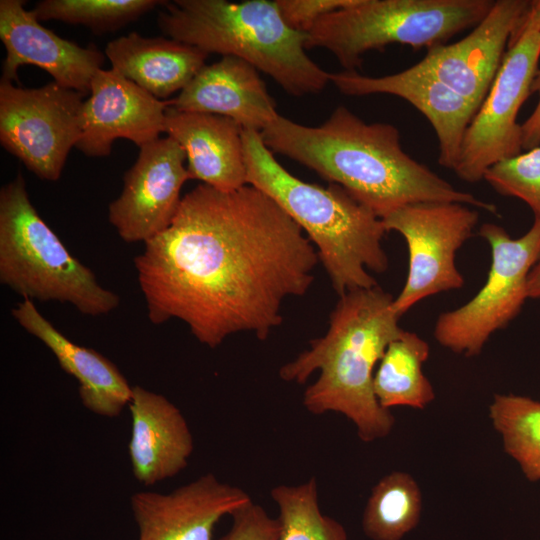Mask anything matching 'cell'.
<instances>
[{"instance_id":"obj_1","label":"cell","mask_w":540,"mask_h":540,"mask_svg":"<svg viewBox=\"0 0 540 540\" xmlns=\"http://www.w3.org/2000/svg\"><path fill=\"white\" fill-rule=\"evenodd\" d=\"M319 261L304 231L264 192L199 184L134 266L149 321L179 319L215 348L238 332L265 340L282 323L283 302L311 287Z\"/></svg>"},{"instance_id":"obj_2","label":"cell","mask_w":540,"mask_h":540,"mask_svg":"<svg viewBox=\"0 0 540 540\" xmlns=\"http://www.w3.org/2000/svg\"><path fill=\"white\" fill-rule=\"evenodd\" d=\"M260 134L273 154L339 185L380 219L417 202H457L497 214L494 203L456 189L406 153L394 125L367 123L346 106L316 127L278 114Z\"/></svg>"},{"instance_id":"obj_3","label":"cell","mask_w":540,"mask_h":540,"mask_svg":"<svg viewBox=\"0 0 540 540\" xmlns=\"http://www.w3.org/2000/svg\"><path fill=\"white\" fill-rule=\"evenodd\" d=\"M393 300L378 285L341 295L326 334L279 370L282 380L297 384L318 370L319 377L304 392V407L314 415L343 414L364 442L386 437L395 422L373 390L375 367L387 346L405 331Z\"/></svg>"},{"instance_id":"obj_4","label":"cell","mask_w":540,"mask_h":540,"mask_svg":"<svg viewBox=\"0 0 540 540\" xmlns=\"http://www.w3.org/2000/svg\"><path fill=\"white\" fill-rule=\"evenodd\" d=\"M242 140L247 184L272 198L304 231L337 294L377 286L368 270L388 268L381 219L339 185L323 187L292 175L260 132L243 129Z\"/></svg>"},{"instance_id":"obj_5","label":"cell","mask_w":540,"mask_h":540,"mask_svg":"<svg viewBox=\"0 0 540 540\" xmlns=\"http://www.w3.org/2000/svg\"><path fill=\"white\" fill-rule=\"evenodd\" d=\"M157 25L164 35L208 55L250 63L293 96L317 94L330 82V73L305 52L307 34L283 21L275 1H164Z\"/></svg>"},{"instance_id":"obj_6","label":"cell","mask_w":540,"mask_h":540,"mask_svg":"<svg viewBox=\"0 0 540 540\" xmlns=\"http://www.w3.org/2000/svg\"><path fill=\"white\" fill-rule=\"evenodd\" d=\"M0 282L23 299L69 303L89 316L120 304L40 217L22 173L0 190Z\"/></svg>"},{"instance_id":"obj_7","label":"cell","mask_w":540,"mask_h":540,"mask_svg":"<svg viewBox=\"0 0 540 540\" xmlns=\"http://www.w3.org/2000/svg\"><path fill=\"white\" fill-rule=\"evenodd\" d=\"M494 0H357L319 19L306 49L330 51L345 71H356L365 53L404 44L427 50L474 28Z\"/></svg>"},{"instance_id":"obj_8","label":"cell","mask_w":540,"mask_h":540,"mask_svg":"<svg viewBox=\"0 0 540 540\" xmlns=\"http://www.w3.org/2000/svg\"><path fill=\"white\" fill-rule=\"evenodd\" d=\"M479 235L491 248L487 280L463 306L439 315L434 337L443 347L467 357L478 355L490 336L507 326L528 299V277L540 257V219L519 238L494 223Z\"/></svg>"},{"instance_id":"obj_9","label":"cell","mask_w":540,"mask_h":540,"mask_svg":"<svg viewBox=\"0 0 540 540\" xmlns=\"http://www.w3.org/2000/svg\"><path fill=\"white\" fill-rule=\"evenodd\" d=\"M82 93L55 81L22 88L0 81V143L42 180L57 181L82 131Z\"/></svg>"},{"instance_id":"obj_10","label":"cell","mask_w":540,"mask_h":540,"mask_svg":"<svg viewBox=\"0 0 540 540\" xmlns=\"http://www.w3.org/2000/svg\"><path fill=\"white\" fill-rule=\"evenodd\" d=\"M478 219L476 210L457 202L411 203L381 218L386 232L403 236L409 252L406 282L393 300L399 316L428 296L464 286L455 257Z\"/></svg>"},{"instance_id":"obj_11","label":"cell","mask_w":540,"mask_h":540,"mask_svg":"<svg viewBox=\"0 0 540 540\" xmlns=\"http://www.w3.org/2000/svg\"><path fill=\"white\" fill-rule=\"evenodd\" d=\"M539 59L540 32L526 31L509 42L492 85L465 132L453 170L461 180L479 182L492 165L523 150L517 116L531 94Z\"/></svg>"},{"instance_id":"obj_12","label":"cell","mask_w":540,"mask_h":540,"mask_svg":"<svg viewBox=\"0 0 540 540\" xmlns=\"http://www.w3.org/2000/svg\"><path fill=\"white\" fill-rule=\"evenodd\" d=\"M185 160V150L169 136L140 147L121 194L108 206V220L122 240L145 244L171 224L182 186L191 180Z\"/></svg>"},{"instance_id":"obj_13","label":"cell","mask_w":540,"mask_h":540,"mask_svg":"<svg viewBox=\"0 0 540 540\" xmlns=\"http://www.w3.org/2000/svg\"><path fill=\"white\" fill-rule=\"evenodd\" d=\"M528 5L529 0H495L488 14L467 36L427 50L421 61L413 66L466 98L478 109Z\"/></svg>"},{"instance_id":"obj_14","label":"cell","mask_w":540,"mask_h":540,"mask_svg":"<svg viewBox=\"0 0 540 540\" xmlns=\"http://www.w3.org/2000/svg\"><path fill=\"white\" fill-rule=\"evenodd\" d=\"M168 107V100H159L116 70L100 68L84 101L82 131L75 148L89 157H105L118 138L140 148L165 132Z\"/></svg>"},{"instance_id":"obj_15","label":"cell","mask_w":540,"mask_h":540,"mask_svg":"<svg viewBox=\"0 0 540 540\" xmlns=\"http://www.w3.org/2000/svg\"><path fill=\"white\" fill-rule=\"evenodd\" d=\"M252 502L241 488L207 473L169 493L130 497L138 540H212L218 521Z\"/></svg>"},{"instance_id":"obj_16","label":"cell","mask_w":540,"mask_h":540,"mask_svg":"<svg viewBox=\"0 0 540 540\" xmlns=\"http://www.w3.org/2000/svg\"><path fill=\"white\" fill-rule=\"evenodd\" d=\"M24 4L22 0L0 1V39L6 50L1 81L18 82V68L31 64L48 72L59 85L89 94L104 54L94 44L83 48L61 38L42 26Z\"/></svg>"},{"instance_id":"obj_17","label":"cell","mask_w":540,"mask_h":540,"mask_svg":"<svg viewBox=\"0 0 540 540\" xmlns=\"http://www.w3.org/2000/svg\"><path fill=\"white\" fill-rule=\"evenodd\" d=\"M329 78L345 95L388 94L409 102L427 118L435 131L439 164L455 169L465 132L478 110L466 98L414 66L384 76L343 71L330 73Z\"/></svg>"},{"instance_id":"obj_18","label":"cell","mask_w":540,"mask_h":540,"mask_svg":"<svg viewBox=\"0 0 540 540\" xmlns=\"http://www.w3.org/2000/svg\"><path fill=\"white\" fill-rule=\"evenodd\" d=\"M182 112L228 117L243 129L262 132L279 114L259 71L233 56L204 65L180 93L168 100Z\"/></svg>"},{"instance_id":"obj_19","label":"cell","mask_w":540,"mask_h":540,"mask_svg":"<svg viewBox=\"0 0 540 540\" xmlns=\"http://www.w3.org/2000/svg\"><path fill=\"white\" fill-rule=\"evenodd\" d=\"M129 457L135 479L151 486L181 472L193 451V437L181 411L165 396L133 386Z\"/></svg>"},{"instance_id":"obj_20","label":"cell","mask_w":540,"mask_h":540,"mask_svg":"<svg viewBox=\"0 0 540 540\" xmlns=\"http://www.w3.org/2000/svg\"><path fill=\"white\" fill-rule=\"evenodd\" d=\"M243 128L234 120L210 113L168 107L165 133L185 150L191 180L222 191L247 185Z\"/></svg>"},{"instance_id":"obj_21","label":"cell","mask_w":540,"mask_h":540,"mask_svg":"<svg viewBox=\"0 0 540 540\" xmlns=\"http://www.w3.org/2000/svg\"><path fill=\"white\" fill-rule=\"evenodd\" d=\"M11 314L21 327L45 344L60 367L78 381L80 399L86 409L112 418L129 405L132 387L112 361L66 338L30 299L19 302Z\"/></svg>"},{"instance_id":"obj_22","label":"cell","mask_w":540,"mask_h":540,"mask_svg":"<svg viewBox=\"0 0 540 540\" xmlns=\"http://www.w3.org/2000/svg\"><path fill=\"white\" fill-rule=\"evenodd\" d=\"M105 54L112 69L158 99L181 91L208 57L192 45L136 32L108 42Z\"/></svg>"},{"instance_id":"obj_23","label":"cell","mask_w":540,"mask_h":540,"mask_svg":"<svg viewBox=\"0 0 540 540\" xmlns=\"http://www.w3.org/2000/svg\"><path fill=\"white\" fill-rule=\"evenodd\" d=\"M429 345L414 332L404 331L386 348L374 373L373 390L380 406L423 409L435 398L422 371Z\"/></svg>"},{"instance_id":"obj_24","label":"cell","mask_w":540,"mask_h":540,"mask_svg":"<svg viewBox=\"0 0 540 540\" xmlns=\"http://www.w3.org/2000/svg\"><path fill=\"white\" fill-rule=\"evenodd\" d=\"M422 497L411 475L394 471L372 488L362 518L371 540H401L420 520Z\"/></svg>"},{"instance_id":"obj_25","label":"cell","mask_w":540,"mask_h":540,"mask_svg":"<svg viewBox=\"0 0 540 540\" xmlns=\"http://www.w3.org/2000/svg\"><path fill=\"white\" fill-rule=\"evenodd\" d=\"M489 417L501 435L505 452L529 481L540 480V401L514 394H496Z\"/></svg>"},{"instance_id":"obj_26","label":"cell","mask_w":540,"mask_h":540,"mask_svg":"<svg viewBox=\"0 0 540 540\" xmlns=\"http://www.w3.org/2000/svg\"><path fill=\"white\" fill-rule=\"evenodd\" d=\"M271 497L279 509V540H347L344 527L322 513L315 478L299 485L276 486Z\"/></svg>"},{"instance_id":"obj_27","label":"cell","mask_w":540,"mask_h":540,"mask_svg":"<svg viewBox=\"0 0 540 540\" xmlns=\"http://www.w3.org/2000/svg\"><path fill=\"white\" fill-rule=\"evenodd\" d=\"M158 0H42L32 9L37 19L81 24L96 34L115 31L161 6Z\"/></svg>"},{"instance_id":"obj_28","label":"cell","mask_w":540,"mask_h":540,"mask_svg":"<svg viewBox=\"0 0 540 540\" xmlns=\"http://www.w3.org/2000/svg\"><path fill=\"white\" fill-rule=\"evenodd\" d=\"M483 179L499 194L525 202L540 219V146L497 162Z\"/></svg>"},{"instance_id":"obj_29","label":"cell","mask_w":540,"mask_h":540,"mask_svg":"<svg viewBox=\"0 0 540 540\" xmlns=\"http://www.w3.org/2000/svg\"><path fill=\"white\" fill-rule=\"evenodd\" d=\"M231 529L219 540H279L281 525L253 501L234 511Z\"/></svg>"},{"instance_id":"obj_30","label":"cell","mask_w":540,"mask_h":540,"mask_svg":"<svg viewBox=\"0 0 540 540\" xmlns=\"http://www.w3.org/2000/svg\"><path fill=\"white\" fill-rule=\"evenodd\" d=\"M357 0H275L283 21L293 30L307 34L323 16L348 7Z\"/></svg>"},{"instance_id":"obj_31","label":"cell","mask_w":540,"mask_h":540,"mask_svg":"<svg viewBox=\"0 0 540 540\" xmlns=\"http://www.w3.org/2000/svg\"><path fill=\"white\" fill-rule=\"evenodd\" d=\"M532 93H537L538 103L531 115L521 124L522 149L525 150L540 146V69L532 82Z\"/></svg>"},{"instance_id":"obj_32","label":"cell","mask_w":540,"mask_h":540,"mask_svg":"<svg viewBox=\"0 0 540 540\" xmlns=\"http://www.w3.org/2000/svg\"><path fill=\"white\" fill-rule=\"evenodd\" d=\"M530 30L540 32V0L529 1V5L514 29L509 42Z\"/></svg>"},{"instance_id":"obj_33","label":"cell","mask_w":540,"mask_h":540,"mask_svg":"<svg viewBox=\"0 0 540 540\" xmlns=\"http://www.w3.org/2000/svg\"><path fill=\"white\" fill-rule=\"evenodd\" d=\"M528 297L540 299V257L528 277Z\"/></svg>"}]
</instances>
